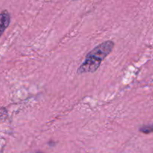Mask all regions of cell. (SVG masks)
I'll return each mask as SVG.
<instances>
[{"label":"cell","mask_w":153,"mask_h":153,"mask_svg":"<svg viewBox=\"0 0 153 153\" xmlns=\"http://www.w3.org/2000/svg\"><path fill=\"white\" fill-rule=\"evenodd\" d=\"M113 46L114 43L112 40H106L98 45L86 55L84 61L78 68V74L95 72L104 58L112 52Z\"/></svg>","instance_id":"cell-1"},{"label":"cell","mask_w":153,"mask_h":153,"mask_svg":"<svg viewBox=\"0 0 153 153\" xmlns=\"http://www.w3.org/2000/svg\"><path fill=\"white\" fill-rule=\"evenodd\" d=\"M10 16L8 11L6 10L0 12V37L4 33L10 24Z\"/></svg>","instance_id":"cell-2"},{"label":"cell","mask_w":153,"mask_h":153,"mask_svg":"<svg viewBox=\"0 0 153 153\" xmlns=\"http://www.w3.org/2000/svg\"><path fill=\"white\" fill-rule=\"evenodd\" d=\"M140 131L144 134H149L153 131V126H143L140 128Z\"/></svg>","instance_id":"cell-3"},{"label":"cell","mask_w":153,"mask_h":153,"mask_svg":"<svg viewBox=\"0 0 153 153\" xmlns=\"http://www.w3.org/2000/svg\"><path fill=\"white\" fill-rule=\"evenodd\" d=\"M4 114H7L6 109L4 108H0V119H2V118L5 119V117L4 116Z\"/></svg>","instance_id":"cell-4"},{"label":"cell","mask_w":153,"mask_h":153,"mask_svg":"<svg viewBox=\"0 0 153 153\" xmlns=\"http://www.w3.org/2000/svg\"><path fill=\"white\" fill-rule=\"evenodd\" d=\"M37 153H44V152H40V151H39V152H38Z\"/></svg>","instance_id":"cell-5"}]
</instances>
